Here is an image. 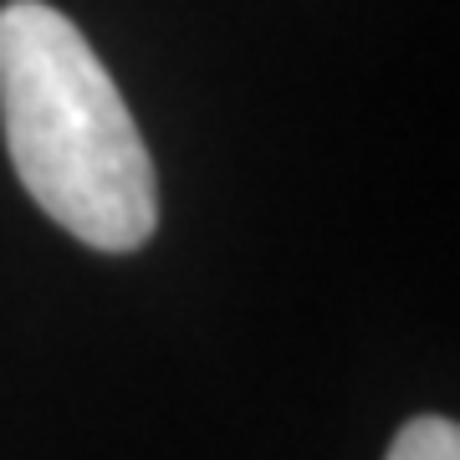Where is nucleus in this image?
Returning <instances> with one entry per match:
<instances>
[{"mask_svg": "<svg viewBox=\"0 0 460 460\" xmlns=\"http://www.w3.org/2000/svg\"><path fill=\"white\" fill-rule=\"evenodd\" d=\"M384 460H460V429L440 414H420L394 435Z\"/></svg>", "mask_w": 460, "mask_h": 460, "instance_id": "2", "label": "nucleus"}, {"mask_svg": "<svg viewBox=\"0 0 460 460\" xmlns=\"http://www.w3.org/2000/svg\"><path fill=\"white\" fill-rule=\"evenodd\" d=\"M0 128L26 195L93 251H138L159 226L144 133L87 36L47 0L0 5Z\"/></svg>", "mask_w": 460, "mask_h": 460, "instance_id": "1", "label": "nucleus"}]
</instances>
